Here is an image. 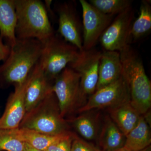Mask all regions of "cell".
I'll list each match as a JSON object with an SVG mask.
<instances>
[{
	"label": "cell",
	"mask_w": 151,
	"mask_h": 151,
	"mask_svg": "<svg viewBox=\"0 0 151 151\" xmlns=\"http://www.w3.org/2000/svg\"><path fill=\"white\" fill-rule=\"evenodd\" d=\"M43 47L37 40L17 39L9 56L0 65V88L23 82L39 61Z\"/></svg>",
	"instance_id": "1"
},
{
	"label": "cell",
	"mask_w": 151,
	"mask_h": 151,
	"mask_svg": "<svg viewBox=\"0 0 151 151\" xmlns=\"http://www.w3.org/2000/svg\"><path fill=\"white\" fill-rule=\"evenodd\" d=\"M119 52L122 76L129 90L130 102L141 115H145L151 108V83L142 61L130 45Z\"/></svg>",
	"instance_id": "2"
},
{
	"label": "cell",
	"mask_w": 151,
	"mask_h": 151,
	"mask_svg": "<svg viewBox=\"0 0 151 151\" xmlns=\"http://www.w3.org/2000/svg\"><path fill=\"white\" fill-rule=\"evenodd\" d=\"M17 14V39L37 40L44 43L55 34L43 2L14 0Z\"/></svg>",
	"instance_id": "3"
},
{
	"label": "cell",
	"mask_w": 151,
	"mask_h": 151,
	"mask_svg": "<svg viewBox=\"0 0 151 151\" xmlns=\"http://www.w3.org/2000/svg\"><path fill=\"white\" fill-rule=\"evenodd\" d=\"M19 128L50 135L70 132L67 120L60 114L58 102L53 92L26 113Z\"/></svg>",
	"instance_id": "4"
},
{
	"label": "cell",
	"mask_w": 151,
	"mask_h": 151,
	"mask_svg": "<svg viewBox=\"0 0 151 151\" xmlns=\"http://www.w3.org/2000/svg\"><path fill=\"white\" fill-rule=\"evenodd\" d=\"M43 45L40 61L46 77L54 82L68 64L77 59L80 50L56 33Z\"/></svg>",
	"instance_id": "5"
},
{
	"label": "cell",
	"mask_w": 151,
	"mask_h": 151,
	"mask_svg": "<svg viewBox=\"0 0 151 151\" xmlns=\"http://www.w3.org/2000/svg\"><path fill=\"white\" fill-rule=\"evenodd\" d=\"M79 74L66 67L55 79L52 92L55 94L63 118L83 106L86 98L81 93Z\"/></svg>",
	"instance_id": "6"
},
{
	"label": "cell",
	"mask_w": 151,
	"mask_h": 151,
	"mask_svg": "<svg viewBox=\"0 0 151 151\" xmlns=\"http://www.w3.org/2000/svg\"><path fill=\"white\" fill-rule=\"evenodd\" d=\"M130 100L129 90L123 76L118 80L96 90L77 112L113 108Z\"/></svg>",
	"instance_id": "7"
},
{
	"label": "cell",
	"mask_w": 151,
	"mask_h": 151,
	"mask_svg": "<svg viewBox=\"0 0 151 151\" xmlns=\"http://www.w3.org/2000/svg\"><path fill=\"white\" fill-rule=\"evenodd\" d=\"M102 52L93 48L83 50L77 59L68 65L80 76L81 93L86 99L96 91Z\"/></svg>",
	"instance_id": "8"
},
{
	"label": "cell",
	"mask_w": 151,
	"mask_h": 151,
	"mask_svg": "<svg viewBox=\"0 0 151 151\" xmlns=\"http://www.w3.org/2000/svg\"><path fill=\"white\" fill-rule=\"evenodd\" d=\"M79 2L83 12V50H88L93 48L114 16L102 13L85 0Z\"/></svg>",
	"instance_id": "9"
},
{
	"label": "cell",
	"mask_w": 151,
	"mask_h": 151,
	"mask_svg": "<svg viewBox=\"0 0 151 151\" xmlns=\"http://www.w3.org/2000/svg\"><path fill=\"white\" fill-rule=\"evenodd\" d=\"M134 18V11L131 6L111 22L99 38L105 50L119 52L129 45V33Z\"/></svg>",
	"instance_id": "10"
},
{
	"label": "cell",
	"mask_w": 151,
	"mask_h": 151,
	"mask_svg": "<svg viewBox=\"0 0 151 151\" xmlns=\"http://www.w3.org/2000/svg\"><path fill=\"white\" fill-rule=\"evenodd\" d=\"M58 16V35L67 42L83 50L82 26L75 6L72 2H64L55 6Z\"/></svg>",
	"instance_id": "11"
},
{
	"label": "cell",
	"mask_w": 151,
	"mask_h": 151,
	"mask_svg": "<svg viewBox=\"0 0 151 151\" xmlns=\"http://www.w3.org/2000/svg\"><path fill=\"white\" fill-rule=\"evenodd\" d=\"M29 74L23 82L14 85V91L9 97L4 112L0 119V129H14L19 127L26 112L25 94Z\"/></svg>",
	"instance_id": "12"
},
{
	"label": "cell",
	"mask_w": 151,
	"mask_h": 151,
	"mask_svg": "<svg viewBox=\"0 0 151 151\" xmlns=\"http://www.w3.org/2000/svg\"><path fill=\"white\" fill-rule=\"evenodd\" d=\"M53 83L46 77L39 60L30 73L26 91V113L52 92Z\"/></svg>",
	"instance_id": "13"
},
{
	"label": "cell",
	"mask_w": 151,
	"mask_h": 151,
	"mask_svg": "<svg viewBox=\"0 0 151 151\" xmlns=\"http://www.w3.org/2000/svg\"><path fill=\"white\" fill-rule=\"evenodd\" d=\"M122 75V66L119 52H102L96 90L118 80Z\"/></svg>",
	"instance_id": "14"
},
{
	"label": "cell",
	"mask_w": 151,
	"mask_h": 151,
	"mask_svg": "<svg viewBox=\"0 0 151 151\" xmlns=\"http://www.w3.org/2000/svg\"><path fill=\"white\" fill-rule=\"evenodd\" d=\"M17 14L14 0H0V36L12 47L15 44Z\"/></svg>",
	"instance_id": "15"
},
{
	"label": "cell",
	"mask_w": 151,
	"mask_h": 151,
	"mask_svg": "<svg viewBox=\"0 0 151 151\" xmlns=\"http://www.w3.org/2000/svg\"><path fill=\"white\" fill-rule=\"evenodd\" d=\"M68 121L82 137L87 140L97 139L101 126L100 114L96 110L86 111Z\"/></svg>",
	"instance_id": "16"
},
{
	"label": "cell",
	"mask_w": 151,
	"mask_h": 151,
	"mask_svg": "<svg viewBox=\"0 0 151 151\" xmlns=\"http://www.w3.org/2000/svg\"><path fill=\"white\" fill-rule=\"evenodd\" d=\"M126 136L109 116H106L97 139L103 151H114L124 147Z\"/></svg>",
	"instance_id": "17"
},
{
	"label": "cell",
	"mask_w": 151,
	"mask_h": 151,
	"mask_svg": "<svg viewBox=\"0 0 151 151\" xmlns=\"http://www.w3.org/2000/svg\"><path fill=\"white\" fill-rule=\"evenodd\" d=\"M108 110L111 119L126 136L137 126L141 116L130 100Z\"/></svg>",
	"instance_id": "18"
},
{
	"label": "cell",
	"mask_w": 151,
	"mask_h": 151,
	"mask_svg": "<svg viewBox=\"0 0 151 151\" xmlns=\"http://www.w3.org/2000/svg\"><path fill=\"white\" fill-rule=\"evenodd\" d=\"M151 135L148 122L141 115L137 124L126 135L124 147L131 151H139L150 146Z\"/></svg>",
	"instance_id": "19"
},
{
	"label": "cell",
	"mask_w": 151,
	"mask_h": 151,
	"mask_svg": "<svg viewBox=\"0 0 151 151\" xmlns=\"http://www.w3.org/2000/svg\"><path fill=\"white\" fill-rule=\"evenodd\" d=\"M11 130L20 140L34 148L43 151L63 136L70 133L59 135H50L23 128H18Z\"/></svg>",
	"instance_id": "20"
},
{
	"label": "cell",
	"mask_w": 151,
	"mask_h": 151,
	"mask_svg": "<svg viewBox=\"0 0 151 151\" xmlns=\"http://www.w3.org/2000/svg\"><path fill=\"white\" fill-rule=\"evenodd\" d=\"M151 29V6L149 1H143L137 18L132 22L130 28L128 44L146 35Z\"/></svg>",
	"instance_id": "21"
},
{
	"label": "cell",
	"mask_w": 151,
	"mask_h": 151,
	"mask_svg": "<svg viewBox=\"0 0 151 151\" xmlns=\"http://www.w3.org/2000/svg\"><path fill=\"white\" fill-rule=\"evenodd\" d=\"M89 3L98 11L105 14L118 15L132 6L129 0H90Z\"/></svg>",
	"instance_id": "22"
},
{
	"label": "cell",
	"mask_w": 151,
	"mask_h": 151,
	"mask_svg": "<svg viewBox=\"0 0 151 151\" xmlns=\"http://www.w3.org/2000/svg\"><path fill=\"white\" fill-rule=\"evenodd\" d=\"M25 143L20 140L11 129H0V150L24 151Z\"/></svg>",
	"instance_id": "23"
},
{
	"label": "cell",
	"mask_w": 151,
	"mask_h": 151,
	"mask_svg": "<svg viewBox=\"0 0 151 151\" xmlns=\"http://www.w3.org/2000/svg\"><path fill=\"white\" fill-rule=\"evenodd\" d=\"M76 136L70 132L52 144L44 151H71L72 142Z\"/></svg>",
	"instance_id": "24"
},
{
	"label": "cell",
	"mask_w": 151,
	"mask_h": 151,
	"mask_svg": "<svg viewBox=\"0 0 151 151\" xmlns=\"http://www.w3.org/2000/svg\"><path fill=\"white\" fill-rule=\"evenodd\" d=\"M98 149L76 136L71 145V151H98Z\"/></svg>",
	"instance_id": "25"
},
{
	"label": "cell",
	"mask_w": 151,
	"mask_h": 151,
	"mask_svg": "<svg viewBox=\"0 0 151 151\" xmlns=\"http://www.w3.org/2000/svg\"><path fill=\"white\" fill-rule=\"evenodd\" d=\"M10 51V47L4 43L0 36V61L4 62L9 56Z\"/></svg>",
	"instance_id": "26"
},
{
	"label": "cell",
	"mask_w": 151,
	"mask_h": 151,
	"mask_svg": "<svg viewBox=\"0 0 151 151\" xmlns=\"http://www.w3.org/2000/svg\"><path fill=\"white\" fill-rule=\"evenodd\" d=\"M44 4L45 6V8H46L47 12L48 14V16L50 18H52V19H54L55 18L54 13L53 12L52 9H51V4L52 3V1L50 0H45V1Z\"/></svg>",
	"instance_id": "27"
},
{
	"label": "cell",
	"mask_w": 151,
	"mask_h": 151,
	"mask_svg": "<svg viewBox=\"0 0 151 151\" xmlns=\"http://www.w3.org/2000/svg\"><path fill=\"white\" fill-rule=\"evenodd\" d=\"M24 151H43L40 150H37V149L34 148L28 144L25 143V150Z\"/></svg>",
	"instance_id": "28"
},
{
	"label": "cell",
	"mask_w": 151,
	"mask_h": 151,
	"mask_svg": "<svg viewBox=\"0 0 151 151\" xmlns=\"http://www.w3.org/2000/svg\"><path fill=\"white\" fill-rule=\"evenodd\" d=\"M98 151H103L102 150H99V149H98ZM131 151L130 150H128V149H126V148L125 147H123L122 148L119 149V150H116V151Z\"/></svg>",
	"instance_id": "29"
},
{
	"label": "cell",
	"mask_w": 151,
	"mask_h": 151,
	"mask_svg": "<svg viewBox=\"0 0 151 151\" xmlns=\"http://www.w3.org/2000/svg\"><path fill=\"white\" fill-rule=\"evenodd\" d=\"M139 151H151V146H149L147 147L145 149Z\"/></svg>",
	"instance_id": "30"
}]
</instances>
